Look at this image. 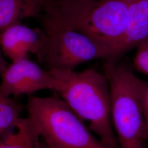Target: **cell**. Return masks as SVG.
<instances>
[{"label": "cell", "instance_id": "obj_1", "mask_svg": "<svg viewBox=\"0 0 148 148\" xmlns=\"http://www.w3.org/2000/svg\"><path fill=\"white\" fill-rule=\"evenodd\" d=\"M50 71L63 84V88L56 92L82 120L90 122L89 130L107 148H119L112 127L110 90L105 75L90 68L80 72Z\"/></svg>", "mask_w": 148, "mask_h": 148}, {"label": "cell", "instance_id": "obj_2", "mask_svg": "<svg viewBox=\"0 0 148 148\" xmlns=\"http://www.w3.org/2000/svg\"><path fill=\"white\" fill-rule=\"evenodd\" d=\"M28 117L43 141L53 148H108L55 92L48 97L29 95Z\"/></svg>", "mask_w": 148, "mask_h": 148}, {"label": "cell", "instance_id": "obj_3", "mask_svg": "<svg viewBox=\"0 0 148 148\" xmlns=\"http://www.w3.org/2000/svg\"><path fill=\"white\" fill-rule=\"evenodd\" d=\"M111 101V119L119 148H146L140 82L126 62L106 64Z\"/></svg>", "mask_w": 148, "mask_h": 148}, {"label": "cell", "instance_id": "obj_4", "mask_svg": "<svg viewBox=\"0 0 148 148\" xmlns=\"http://www.w3.org/2000/svg\"><path fill=\"white\" fill-rule=\"evenodd\" d=\"M36 18L46 37L45 47L37 58L48 70H73L87 62L108 58L110 51L85 34L43 12Z\"/></svg>", "mask_w": 148, "mask_h": 148}, {"label": "cell", "instance_id": "obj_5", "mask_svg": "<svg viewBox=\"0 0 148 148\" xmlns=\"http://www.w3.org/2000/svg\"><path fill=\"white\" fill-rule=\"evenodd\" d=\"M1 75L0 95L16 98L22 95H32L41 90L58 92L63 88V84L50 71L42 69L27 58L12 62Z\"/></svg>", "mask_w": 148, "mask_h": 148}, {"label": "cell", "instance_id": "obj_6", "mask_svg": "<svg viewBox=\"0 0 148 148\" xmlns=\"http://www.w3.org/2000/svg\"><path fill=\"white\" fill-rule=\"evenodd\" d=\"M2 52L12 62L27 58L28 53L38 57L46 43V37L41 28H31L18 23L1 32Z\"/></svg>", "mask_w": 148, "mask_h": 148}, {"label": "cell", "instance_id": "obj_7", "mask_svg": "<svg viewBox=\"0 0 148 148\" xmlns=\"http://www.w3.org/2000/svg\"><path fill=\"white\" fill-rule=\"evenodd\" d=\"M128 22L121 42L112 52L106 63L117 59L130 49L148 41V0H128Z\"/></svg>", "mask_w": 148, "mask_h": 148}, {"label": "cell", "instance_id": "obj_8", "mask_svg": "<svg viewBox=\"0 0 148 148\" xmlns=\"http://www.w3.org/2000/svg\"><path fill=\"white\" fill-rule=\"evenodd\" d=\"M13 130L1 138L0 148H40V136L31 120L21 118Z\"/></svg>", "mask_w": 148, "mask_h": 148}, {"label": "cell", "instance_id": "obj_9", "mask_svg": "<svg viewBox=\"0 0 148 148\" xmlns=\"http://www.w3.org/2000/svg\"><path fill=\"white\" fill-rule=\"evenodd\" d=\"M30 17L24 0H0V31Z\"/></svg>", "mask_w": 148, "mask_h": 148}, {"label": "cell", "instance_id": "obj_10", "mask_svg": "<svg viewBox=\"0 0 148 148\" xmlns=\"http://www.w3.org/2000/svg\"><path fill=\"white\" fill-rule=\"evenodd\" d=\"M23 106L10 96L0 95V138L4 137L16 127L21 118Z\"/></svg>", "mask_w": 148, "mask_h": 148}, {"label": "cell", "instance_id": "obj_11", "mask_svg": "<svg viewBox=\"0 0 148 148\" xmlns=\"http://www.w3.org/2000/svg\"><path fill=\"white\" fill-rule=\"evenodd\" d=\"M133 64L138 71L148 76V41L138 46Z\"/></svg>", "mask_w": 148, "mask_h": 148}, {"label": "cell", "instance_id": "obj_12", "mask_svg": "<svg viewBox=\"0 0 148 148\" xmlns=\"http://www.w3.org/2000/svg\"><path fill=\"white\" fill-rule=\"evenodd\" d=\"M140 99L144 119V139H148V81L140 80Z\"/></svg>", "mask_w": 148, "mask_h": 148}, {"label": "cell", "instance_id": "obj_13", "mask_svg": "<svg viewBox=\"0 0 148 148\" xmlns=\"http://www.w3.org/2000/svg\"><path fill=\"white\" fill-rule=\"evenodd\" d=\"M27 4L30 17L36 18L41 13L42 3L41 0H24Z\"/></svg>", "mask_w": 148, "mask_h": 148}, {"label": "cell", "instance_id": "obj_14", "mask_svg": "<svg viewBox=\"0 0 148 148\" xmlns=\"http://www.w3.org/2000/svg\"><path fill=\"white\" fill-rule=\"evenodd\" d=\"M1 66H0V70H1V74H3L5 71V70L8 68L9 65H8L5 60V59L2 57V54H1Z\"/></svg>", "mask_w": 148, "mask_h": 148}, {"label": "cell", "instance_id": "obj_15", "mask_svg": "<svg viewBox=\"0 0 148 148\" xmlns=\"http://www.w3.org/2000/svg\"><path fill=\"white\" fill-rule=\"evenodd\" d=\"M40 148H53L49 145H48L47 143H45L44 141L41 142V145Z\"/></svg>", "mask_w": 148, "mask_h": 148}, {"label": "cell", "instance_id": "obj_16", "mask_svg": "<svg viewBox=\"0 0 148 148\" xmlns=\"http://www.w3.org/2000/svg\"><path fill=\"white\" fill-rule=\"evenodd\" d=\"M53 1V0H41V3H42V7L43 5L45 3L48 2H51V1ZM41 10H42V9H41Z\"/></svg>", "mask_w": 148, "mask_h": 148}]
</instances>
